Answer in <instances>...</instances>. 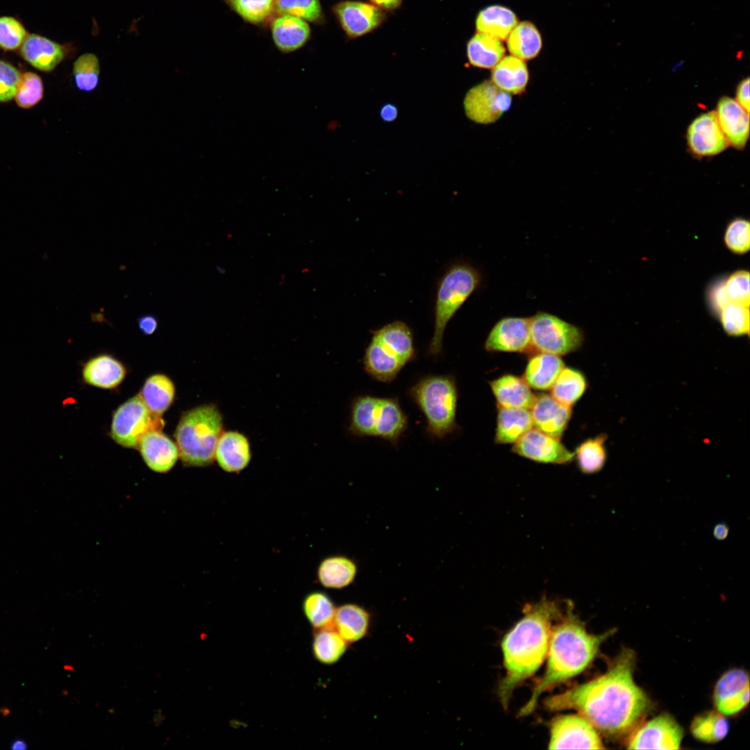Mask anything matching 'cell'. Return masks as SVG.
Here are the masks:
<instances>
[{"label":"cell","mask_w":750,"mask_h":750,"mask_svg":"<svg viewBox=\"0 0 750 750\" xmlns=\"http://www.w3.org/2000/svg\"><path fill=\"white\" fill-rule=\"evenodd\" d=\"M138 447L147 465L158 473L169 472L179 457L177 445L161 430L145 433Z\"/></svg>","instance_id":"cell-18"},{"label":"cell","mask_w":750,"mask_h":750,"mask_svg":"<svg viewBox=\"0 0 750 750\" xmlns=\"http://www.w3.org/2000/svg\"><path fill=\"white\" fill-rule=\"evenodd\" d=\"M21 75L13 65L0 60V102L8 101L15 97Z\"/></svg>","instance_id":"cell-51"},{"label":"cell","mask_w":750,"mask_h":750,"mask_svg":"<svg viewBox=\"0 0 750 750\" xmlns=\"http://www.w3.org/2000/svg\"><path fill=\"white\" fill-rule=\"evenodd\" d=\"M548 748L603 749L605 747L595 727L581 715H562L550 726Z\"/></svg>","instance_id":"cell-9"},{"label":"cell","mask_w":750,"mask_h":750,"mask_svg":"<svg viewBox=\"0 0 750 750\" xmlns=\"http://www.w3.org/2000/svg\"><path fill=\"white\" fill-rule=\"evenodd\" d=\"M372 333L373 338L405 365L415 358L412 333L403 322H392Z\"/></svg>","instance_id":"cell-27"},{"label":"cell","mask_w":750,"mask_h":750,"mask_svg":"<svg viewBox=\"0 0 750 750\" xmlns=\"http://www.w3.org/2000/svg\"><path fill=\"white\" fill-rule=\"evenodd\" d=\"M409 395L424 415L430 435L442 438L456 428L458 392L452 376L424 377L409 390Z\"/></svg>","instance_id":"cell-6"},{"label":"cell","mask_w":750,"mask_h":750,"mask_svg":"<svg viewBox=\"0 0 750 750\" xmlns=\"http://www.w3.org/2000/svg\"><path fill=\"white\" fill-rule=\"evenodd\" d=\"M244 21L256 26L266 24L276 16L278 0H224Z\"/></svg>","instance_id":"cell-42"},{"label":"cell","mask_w":750,"mask_h":750,"mask_svg":"<svg viewBox=\"0 0 750 750\" xmlns=\"http://www.w3.org/2000/svg\"><path fill=\"white\" fill-rule=\"evenodd\" d=\"M43 84L40 77L32 72L21 75L15 99L22 108H30L36 105L43 97Z\"/></svg>","instance_id":"cell-47"},{"label":"cell","mask_w":750,"mask_h":750,"mask_svg":"<svg viewBox=\"0 0 750 750\" xmlns=\"http://www.w3.org/2000/svg\"><path fill=\"white\" fill-rule=\"evenodd\" d=\"M724 242L727 248L735 253L742 254L749 249L750 225L748 220L736 218L726 227Z\"/></svg>","instance_id":"cell-48"},{"label":"cell","mask_w":750,"mask_h":750,"mask_svg":"<svg viewBox=\"0 0 750 750\" xmlns=\"http://www.w3.org/2000/svg\"><path fill=\"white\" fill-rule=\"evenodd\" d=\"M529 74L524 60L512 55L503 56L492 68L491 81L510 94L522 93L528 84Z\"/></svg>","instance_id":"cell-28"},{"label":"cell","mask_w":750,"mask_h":750,"mask_svg":"<svg viewBox=\"0 0 750 750\" xmlns=\"http://www.w3.org/2000/svg\"><path fill=\"white\" fill-rule=\"evenodd\" d=\"M378 397L370 395L357 397L352 402L350 432L356 436H374Z\"/></svg>","instance_id":"cell-40"},{"label":"cell","mask_w":750,"mask_h":750,"mask_svg":"<svg viewBox=\"0 0 750 750\" xmlns=\"http://www.w3.org/2000/svg\"><path fill=\"white\" fill-rule=\"evenodd\" d=\"M683 736L682 727L670 715L663 714L648 721L629 738L628 749H678Z\"/></svg>","instance_id":"cell-11"},{"label":"cell","mask_w":750,"mask_h":750,"mask_svg":"<svg viewBox=\"0 0 750 750\" xmlns=\"http://www.w3.org/2000/svg\"><path fill=\"white\" fill-rule=\"evenodd\" d=\"M126 374L123 364L107 354L89 360L82 372L83 379L86 383L103 389L116 388L123 381Z\"/></svg>","instance_id":"cell-24"},{"label":"cell","mask_w":750,"mask_h":750,"mask_svg":"<svg viewBox=\"0 0 750 750\" xmlns=\"http://www.w3.org/2000/svg\"><path fill=\"white\" fill-rule=\"evenodd\" d=\"M707 301L711 312L718 317L724 307L731 302L726 288V278L717 279L710 285Z\"/></svg>","instance_id":"cell-52"},{"label":"cell","mask_w":750,"mask_h":750,"mask_svg":"<svg viewBox=\"0 0 750 750\" xmlns=\"http://www.w3.org/2000/svg\"><path fill=\"white\" fill-rule=\"evenodd\" d=\"M290 15L307 22L321 24L324 15L319 0H278L276 15Z\"/></svg>","instance_id":"cell-45"},{"label":"cell","mask_w":750,"mask_h":750,"mask_svg":"<svg viewBox=\"0 0 750 750\" xmlns=\"http://www.w3.org/2000/svg\"><path fill=\"white\" fill-rule=\"evenodd\" d=\"M749 306L731 301L720 312L718 318L724 331L731 336L749 334Z\"/></svg>","instance_id":"cell-46"},{"label":"cell","mask_w":750,"mask_h":750,"mask_svg":"<svg viewBox=\"0 0 750 750\" xmlns=\"http://www.w3.org/2000/svg\"><path fill=\"white\" fill-rule=\"evenodd\" d=\"M562 610L558 601L543 597L526 605L523 617L504 635L501 650L505 675L499 685L498 696L505 709L515 690L542 665L547 655L553 622Z\"/></svg>","instance_id":"cell-2"},{"label":"cell","mask_w":750,"mask_h":750,"mask_svg":"<svg viewBox=\"0 0 750 750\" xmlns=\"http://www.w3.org/2000/svg\"><path fill=\"white\" fill-rule=\"evenodd\" d=\"M687 141L690 151L699 157L717 155L729 145L715 111L701 114L690 124Z\"/></svg>","instance_id":"cell-14"},{"label":"cell","mask_w":750,"mask_h":750,"mask_svg":"<svg viewBox=\"0 0 750 750\" xmlns=\"http://www.w3.org/2000/svg\"><path fill=\"white\" fill-rule=\"evenodd\" d=\"M729 533V528L725 523L717 524L712 531L713 536L719 540H724Z\"/></svg>","instance_id":"cell-56"},{"label":"cell","mask_w":750,"mask_h":750,"mask_svg":"<svg viewBox=\"0 0 750 750\" xmlns=\"http://www.w3.org/2000/svg\"><path fill=\"white\" fill-rule=\"evenodd\" d=\"M139 395L149 410L160 417L173 403L175 387L168 376L153 374L146 380Z\"/></svg>","instance_id":"cell-34"},{"label":"cell","mask_w":750,"mask_h":750,"mask_svg":"<svg viewBox=\"0 0 750 750\" xmlns=\"http://www.w3.org/2000/svg\"><path fill=\"white\" fill-rule=\"evenodd\" d=\"M558 620L551 629L545 671L519 710V716L531 714L544 692L583 672L595 658L601 644L613 633L611 630L601 635L588 632L570 602L565 603Z\"/></svg>","instance_id":"cell-3"},{"label":"cell","mask_w":750,"mask_h":750,"mask_svg":"<svg viewBox=\"0 0 750 750\" xmlns=\"http://www.w3.org/2000/svg\"><path fill=\"white\" fill-rule=\"evenodd\" d=\"M517 23L513 11L505 6L494 5L480 11L476 19V28L479 33L503 40Z\"/></svg>","instance_id":"cell-33"},{"label":"cell","mask_w":750,"mask_h":750,"mask_svg":"<svg viewBox=\"0 0 750 750\" xmlns=\"http://www.w3.org/2000/svg\"><path fill=\"white\" fill-rule=\"evenodd\" d=\"M634 663L633 651L623 650L603 674L546 699L544 706L552 711L575 710L608 735L624 733L649 706L647 694L634 681Z\"/></svg>","instance_id":"cell-1"},{"label":"cell","mask_w":750,"mask_h":750,"mask_svg":"<svg viewBox=\"0 0 750 750\" xmlns=\"http://www.w3.org/2000/svg\"><path fill=\"white\" fill-rule=\"evenodd\" d=\"M312 649L315 659L325 665L338 662L345 653L348 642L335 628L316 630Z\"/></svg>","instance_id":"cell-39"},{"label":"cell","mask_w":750,"mask_h":750,"mask_svg":"<svg viewBox=\"0 0 750 750\" xmlns=\"http://www.w3.org/2000/svg\"><path fill=\"white\" fill-rule=\"evenodd\" d=\"M564 367V362L558 356L536 352L529 359L522 378L531 388L551 390Z\"/></svg>","instance_id":"cell-26"},{"label":"cell","mask_w":750,"mask_h":750,"mask_svg":"<svg viewBox=\"0 0 750 750\" xmlns=\"http://www.w3.org/2000/svg\"><path fill=\"white\" fill-rule=\"evenodd\" d=\"M137 324L140 331L147 335L156 332L158 326V320L156 316L152 314H144L137 319Z\"/></svg>","instance_id":"cell-53"},{"label":"cell","mask_w":750,"mask_h":750,"mask_svg":"<svg viewBox=\"0 0 750 750\" xmlns=\"http://www.w3.org/2000/svg\"><path fill=\"white\" fill-rule=\"evenodd\" d=\"M363 362L368 374L385 383L394 380L405 365L373 337L365 349Z\"/></svg>","instance_id":"cell-29"},{"label":"cell","mask_w":750,"mask_h":750,"mask_svg":"<svg viewBox=\"0 0 750 750\" xmlns=\"http://www.w3.org/2000/svg\"><path fill=\"white\" fill-rule=\"evenodd\" d=\"M333 12L346 34L351 38L370 32L384 18V14L378 7L360 1L339 2L333 6Z\"/></svg>","instance_id":"cell-16"},{"label":"cell","mask_w":750,"mask_h":750,"mask_svg":"<svg viewBox=\"0 0 750 750\" xmlns=\"http://www.w3.org/2000/svg\"><path fill=\"white\" fill-rule=\"evenodd\" d=\"M28 33L24 26L12 17H0V48L12 51L20 48Z\"/></svg>","instance_id":"cell-49"},{"label":"cell","mask_w":750,"mask_h":750,"mask_svg":"<svg viewBox=\"0 0 750 750\" xmlns=\"http://www.w3.org/2000/svg\"><path fill=\"white\" fill-rule=\"evenodd\" d=\"M408 418L397 399L380 398L376 414L374 436L396 444L407 428Z\"/></svg>","instance_id":"cell-25"},{"label":"cell","mask_w":750,"mask_h":750,"mask_svg":"<svg viewBox=\"0 0 750 750\" xmlns=\"http://www.w3.org/2000/svg\"><path fill=\"white\" fill-rule=\"evenodd\" d=\"M302 609L315 629L334 628L336 608L325 592L313 591L306 594L302 602Z\"/></svg>","instance_id":"cell-37"},{"label":"cell","mask_w":750,"mask_h":750,"mask_svg":"<svg viewBox=\"0 0 750 750\" xmlns=\"http://www.w3.org/2000/svg\"><path fill=\"white\" fill-rule=\"evenodd\" d=\"M22 57L42 72H51L66 56L65 46L37 34H28L19 48Z\"/></svg>","instance_id":"cell-21"},{"label":"cell","mask_w":750,"mask_h":750,"mask_svg":"<svg viewBox=\"0 0 750 750\" xmlns=\"http://www.w3.org/2000/svg\"><path fill=\"white\" fill-rule=\"evenodd\" d=\"M511 104V95L499 89L490 80L472 88L463 101L467 117L481 124L497 122L510 109Z\"/></svg>","instance_id":"cell-10"},{"label":"cell","mask_w":750,"mask_h":750,"mask_svg":"<svg viewBox=\"0 0 750 750\" xmlns=\"http://www.w3.org/2000/svg\"><path fill=\"white\" fill-rule=\"evenodd\" d=\"M529 318L534 352L560 356L578 350L583 343L582 329L555 315L539 311Z\"/></svg>","instance_id":"cell-7"},{"label":"cell","mask_w":750,"mask_h":750,"mask_svg":"<svg viewBox=\"0 0 750 750\" xmlns=\"http://www.w3.org/2000/svg\"><path fill=\"white\" fill-rule=\"evenodd\" d=\"M716 114L729 144L742 149L749 138V113L735 100L724 97L717 103Z\"/></svg>","instance_id":"cell-19"},{"label":"cell","mask_w":750,"mask_h":750,"mask_svg":"<svg viewBox=\"0 0 750 750\" xmlns=\"http://www.w3.org/2000/svg\"><path fill=\"white\" fill-rule=\"evenodd\" d=\"M251 458L247 438L238 431L222 432L217 443L215 459L225 472H240L249 463Z\"/></svg>","instance_id":"cell-22"},{"label":"cell","mask_w":750,"mask_h":750,"mask_svg":"<svg viewBox=\"0 0 750 750\" xmlns=\"http://www.w3.org/2000/svg\"><path fill=\"white\" fill-rule=\"evenodd\" d=\"M498 406L529 409L536 396L522 378L505 374L490 382Z\"/></svg>","instance_id":"cell-23"},{"label":"cell","mask_w":750,"mask_h":750,"mask_svg":"<svg viewBox=\"0 0 750 750\" xmlns=\"http://www.w3.org/2000/svg\"><path fill=\"white\" fill-rule=\"evenodd\" d=\"M165 716L161 710H156L153 715V722L156 726H160L165 721Z\"/></svg>","instance_id":"cell-59"},{"label":"cell","mask_w":750,"mask_h":750,"mask_svg":"<svg viewBox=\"0 0 750 750\" xmlns=\"http://www.w3.org/2000/svg\"><path fill=\"white\" fill-rule=\"evenodd\" d=\"M402 0H370L373 4L379 8L394 9L397 8Z\"/></svg>","instance_id":"cell-57"},{"label":"cell","mask_w":750,"mask_h":750,"mask_svg":"<svg viewBox=\"0 0 750 750\" xmlns=\"http://www.w3.org/2000/svg\"><path fill=\"white\" fill-rule=\"evenodd\" d=\"M64 668L65 669H67V670H71V671L74 670V667L72 666V665H65Z\"/></svg>","instance_id":"cell-60"},{"label":"cell","mask_w":750,"mask_h":750,"mask_svg":"<svg viewBox=\"0 0 750 750\" xmlns=\"http://www.w3.org/2000/svg\"><path fill=\"white\" fill-rule=\"evenodd\" d=\"M606 440L607 435L600 434L587 439L576 447L574 457L583 473L592 474L602 469L607 459Z\"/></svg>","instance_id":"cell-41"},{"label":"cell","mask_w":750,"mask_h":750,"mask_svg":"<svg viewBox=\"0 0 750 750\" xmlns=\"http://www.w3.org/2000/svg\"><path fill=\"white\" fill-rule=\"evenodd\" d=\"M272 39L277 49L290 53L303 47L309 40L311 30L308 23L290 15H277L270 21Z\"/></svg>","instance_id":"cell-20"},{"label":"cell","mask_w":750,"mask_h":750,"mask_svg":"<svg viewBox=\"0 0 750 750\" xmlns=\"http://www.w3.org/2000/svg\"><path fill=\"white\" fill-rule=\"evenodd\" d=\"M533 426L529 409L499 406L494 442L515 443Z\"/></svg>","instance_id":"cell-30"},{"label":"cell","mask_w":750,"mask_h":750,"mask_svg":"<svg viewBox=\"0 0 750 750\" xmlns=\"http://www.w3.org/2000/svg\"><path fill=\"white\" fill-rule=\"evenodd\" d=\"M481 283L480 272L465 262L454 263L443 275L436 293L434 331L428 349L430 355L441 353L447 324Z\"/></svg>","instance_id":"cell-5"},{"label":"cell","mask_w":750,"mask_h":750,"mask_svg":"<svg viewBox=\"0 0 750 750\" xmlns=\"http://www.w3.org/2000/svg\"><path fill=\"white\" fill-rule=\"evenodd\" d=\"M164 422L153 414L139 394L122 403L115 411L110 436L126 448H138L142 436L152 430H161Z\"/></svg>","instance_id":"cell-8"},{"label":"cell","mask_w":750,"mask_h":750,"mask_svg":"<svg viewBox=\"0 0 750 750\" xmlns=\"http://www.w3.org/2000/svg\"><path fill=\"white\" fill-rule=\"evenodd\" d=\"M398 115V109L395 105L387 103L383 105L380 110V117L385 122H393Z\"/></svg>","instance_id":"cell-55"},{"label":"cell","mask_w":750,"mask_h":750,"mask_svg":"<svg viewBox=\"0 0 750 750\" xmlns=\"http://www.w3.org/2000/svg\"><path fill=\"white\" fill-rule=\"evenodd\" d=\"M485 348L488 351L535 353L531 340L530 318H501L490 331Z\"/></svg>","instance_id":"cell-13"},{"label":"cell","mask_w":750,"mask_h":750,"mask_svg":"<svg viewBox=\"0 0 750 750\" xmlns=\"http://www.w3.org/2000/svg\"><path fill=\"white\" fill-rule=\"evenodd\" d=\"M370 615L362 606L345 603L336 608L334 628L347 642H355L365 636Z\"/></svg>","instance_id":"cell-31"},{"label":"cell","mask_w":750,"mask_h":750,"mask_svg":"<svg viewBox=\"0 0 750 750\" xmlns=\"http://www.w3.org/2000/svg\"><path fill=\"white\" fill-rule=\"evenodd\" d=\"M10 748L13 750H24L28 748L27 742L22 738H16L10 744Z\"/></svg>","instance_id":"cell-58"},{"label":"cell","mask_w":750,"mask_h":750,"mask_svg":"<svg viewBox=\"0 0 750 750\" xmlns=\"http://www.w3.org/2000/svg\"><path fill=\"white\" fill-rule=\"evenodd\" d=\"M512 451L541 463L565 465L574 458V453L567 449L560 439L533 428L514 443Z\"/></svg>","instance_id":"cell-12"},{"label":"cell","mask_w":750,"mask_h":750,"mask_svg":"<svg viewBox=\"0 0 750 750\" xmlns=\"http://www.w3.org/2000/svg\"><path fill=\"white\" fill-rule=\"evenodd\" d=\"M222 428L223 417L215 404L202 405L184 412L174 433L184 465L205 467L212 464Z\"/></svg>","instance_id":"cell-4"},{"label":"cell","mask_w":750,"mask_h":750,"mask_svg":"<svg viewBox=\"0 0 750 750\" xmlns=\"http://www.w3.org/2000/svg\"><path fill=\"white\" fill-rule=\"evenodd\" d=\"M533 426L553 438L560 439L572 416V408L562 405L551 394L536 396L530 408Z\"/></svg>","instance_id":"cell-17"},{"label":"cell","mask_w":750,"mask_h":750,"mask_svg":"<svg viewBox=\"0 0 750 750\" xmlns=\"http://www.w3.org/2000/svg\"><path fill=\"white\" fill-rule=\"evenodd\" d=\"M506 40L510 54L523 60L537 56L542 44L540 32L529 22L517 23Z\"/></svg>","instance_id":"cell-36"},{"label":"cell","mask_w":750,"mask_h":750,"mask_svg":"<svg viewBox=\"0 0 750 750\" xmlns=\"http://www.w3.org/2000/svg\"><path fill=\"white\" fill-rule=\"evenodd\" d=\"M726 288L731 301L749 306V273L739 270L726 278Z\"/></svg>","instance_id":"cell-50"},{"label":"cell","mask_w":750,"mask_h":750,"mask_svg":"<svg viewBox=\"0 0 750 750\" xmlns=\"http://www.w3.org/2000/svg\"><path fill=\"white\" fill-rule=\"evenodd\" d=\"M587 387L586 378L581 372L564 367L551 388V395L559 403L572 408L583 396Z\"/></svg>","instance_id":"cell-38"},{"label":"cell","mask_w":750,"mask_h":750,"mask_svg":"<svg viewBox=\"0 0 750 750\" xmlns=\"http://www.w3.org/2000/svg\"><path fill=\"white\" fill-rule=\"evenodd\" d=\"M73 76L76 88L85 92H91L98 86L100 76V63L98 57L92 53L81 55L73 64Z\"/></svg>","instance_id":"cell-44"},{"label":"cell","mask_w":750,"mask_h":750,"mask_svg":"<svg viewBox=\"0 0 750 750\" xmlns=\"http://www.w3.org/2000/svg\"><path fill=\"white\" fill-rule=\"evenodd\" d=\"M357 574V565L344 556H331L319 563L317 577L320 584L326 588L342 589L351 584Z\"/></svg>","instance_id":"cell-32"},{"label":"cell","mask_w":750,"mask_h":750,"mask_svg":"<svg viewBox=\"0 0 750 750\" xmlns=\"http://www.w3.org/2000/svg\"><path fill=\"white\" fill-rule=\"evenodd\" d=\"M749 695V674L743 669H733L717 682L713 700L717 711L724 715H733L747 706Z\"/></svg>","instance_id":"cell-15"},{"label":"cell","mask_w":750,"mask_h":750,"mask_svg":"<svg viewBox=\"0 0 750 750\" xmlns=\"http://www.w3.org/2000/svg\"><path fill=\"white\" fill-rule=\"evenodd\" d=\"M467 54L472 65L492 69L504 56L505 48L500 40L478 32L468 42Z\"/></svg>","instance_id":"cell-35"},{"label":"cell","mask_w":750,"mask_h":750,"mask_svg":"<svg viewBox=\"0 0 750 750\" xmlns=\"http://www.w3.org/2000/svg\"><path fill=\"white\" fill-rule=\"evenodd\" d=\"M736 97L738 103L747 112H749V78L747 77L742 80L737 88Z\"/></svg>","instance_id":"cell-54"},{"label":"cell","mask_w":750,"mask_h":750,"mask_svg":"<svg viewBox=\"0 0 750 750\" xmlns=\"http://www.w3.org/2000/svg\"><path fill=\"white\" fill-rule=\"evenodd\" d=\"M690 729L696 739L714 743L726 737L729 724L724 715L719 711H708L694 717Z\"/></svg>","instance_id":"cell-43"}]
</instances>
